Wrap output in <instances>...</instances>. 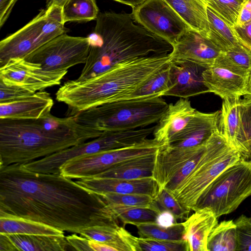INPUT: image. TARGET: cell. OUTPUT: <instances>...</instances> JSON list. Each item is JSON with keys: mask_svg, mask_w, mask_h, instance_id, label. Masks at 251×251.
<instances>
[{"mask_svg": "<svg viewBox=\"0 0 251 251\" xmlns=\"http://www.w3.org/2000/svg\"><path fill=\"white\" fill-rule=\"evenodd\" d=\"M240 0L242 2H243L245 0Z\"/></svg>", "mask_w": 251, "mask_h": 251, "instance_id": "obj_56", "label": "cell"}, {"mask_svg": "<svg viewBox=\"0 0 251 251\" xmlns=\"http://www.w3.org/2000/svg\"><path fill=\"white\" fill-rule=\"evenodd\" d=\"M155 223L160 226L169 227L177 223V220L171 212L162 210L157 215Z\"/></svg>", "mask_w": 251, "mask_h": 251, "instance_id": "obj_45", "label": "cell"}, {"mask_svg": "<svg viewBox=\"0 0 251 251\" xmlns=\"http://www.w3.org/2000/svg\"><path fill=\"white\" fill-rule=\"evenodd\" d=\"M236 226L232 220L223 221L213 228L207 242L208 251H235Z\"/></svg>", "mask_w": 251, "mask_h": 251, "instance_id": "obj_30", "label": "cell"}, {"mask_svg": "<svg viewBox=\"0 0 251 251\" xmlns=\"http://www.w3.org/2000/svg\"><path fill=\"white\" fill-rule=\"evenodd\" d=\"M251 196V161L241 157L208 186L193 211L207 208L218 218L234 211Z\"/></svg>", "mask_w": 251, "mask_h": 251, "instance_id": "obj_7", "label": "cell"}, {"mask_svg": "<svg viewBox=\"0 0 251 251\" xmlns=\"http://www.w3.org/2000/svg\"><path fill=\"white\" fill-rule=\"evenodd\" d=\"M17 248L7 234L0 233V251H16Z\"/></svg>", "mask_w": 251, "mask_h": 251, "instance_id": "obj_47", "label": "cell"}, {"mask_svg": "<svg viewBox=\"0 0 251 251\" xmlns=\"http://www.w3.org/2000/svg\"><path fill=\"white\" fill-rule=\"evenodd\" d=\"M242 3L239 0H208L207 6L233 27L237 24Z\"/></svg>", "mask_w": 251, "mask_h": 251, "instance_id": "obj_35", "label": "cell"}, {"mask_svg": "<svg viewBox=\"0 0 251 251\" xmlns=\"http://www.w3.org/2000/svg\"><path fill=\"white\" fill-rule=\"evenodd\" d=\"M32 91L14 85H7L0 81V103H5L31 96Z\"/></svg>", "mask_w": 251, "mask_h": 251, "instance_id": "obj_42", "label": "cell"}, {"mask_svg": "<svg viewBox=\"0 0 251 251\" xmlns=\"http://www.w3.org/2000/svg\"><path fill=\"white\" fill-rule=\"evenodd\" d=\"M232 28L239 41L251 50V21Z\"/></svg>", "mask_w": 251, "mask_h": 251, "instance_id": "obj_43", "label": "cell"}, {"mask_svg": "<svg viewBox=\"0 0 251 251\" xmlns=\"http://www.w3.org/2000/svg\"><path fill=\"white\" fill-rule=\"evenodd\" d=\"M120 231L131 251H187V244L184 240L169 241L137 237L123 227H120Z\"/></svg>", "mask_w": 251, "mask_h": 251, "instance_id": "obj_28", "label": "cell"}, {"mask_svg": "<svg viewBox=\"0 0 251 251\" xmlns=\"http://www.w3.org/2000/svg\"><path fill=\"white\" fill-rule=\"evenodd\" d=\"M220 112L203 113L193 108L188 99L180 98L168 104L153 132V138L163 146L179 141L200 129L218 126Z\"/></svg>", "mask_w": 251, "mask_h": 251, "instance_id": "obj_10", "label": "cell"}, {"mask_svg": "<svg viewBox=\"0 0 251 251\" xmlns=\"http://www.w3.org/2000/svg\"><path fill=\"white\" fill-rule=\"evenodd\" d=\"M160 210H166L175 216L176 220H186L191 211L184 208L165 189H163L154 200Z\"/></svg>", "mask_w": 251, "mask_h": 251, "instance_id": "obj_39", "label": "cell"}, {"mask_svg": "<svg viewBox=\"0 0 251 251\" xmlns=\"http://www.w3.org/2000/svg\"><path fill=\"white\" fill-rule=\"evenodd\" d=\"M236 226V251H251V220L244 215L235 222Z\"/></svg>", "mask_w": 251, "mask_h": 251, "instance_id": "obj_41", "label": "cell"}, {"mask_svg": "<svg viewBox=\"0 0 251 251\" xmlns=\"http://www.w3.org/2000/svg\"><path fill=\"white\" fill-rule=\"evenodd\" d=\"M221 51L207 37L189 28L173 46L171 60L190 61L206 69Z\"/></svg>", "mask_w": 251, "mask_h": 251, "instance_id": "obj_16", "label": "cell"}, {"mask_svg": "<svg viewBox=\"0 0 251 251\" xmlns=\"http://www.w3.org/2000/svg\"><path fill=\"white\" fill-rule=\"evenodd\" d=\"M90 48L89 37L72 36L64 33L50 40L24 58L39 64L49 71H62L85 64Z\"/></svg>", "mask_w": 251, "mask_h": 251, "instance_id": "obj_12", "label": "cell"}, {"mask_svg": "<svg viewBox=\"0 0 251 251\" xmlns=\"http://www.w3.org/2000/svg\"><path fill=\"white\" fill-rule=\"evenodd\" d=\"M241 129L239 139L240 152L244 157L251 146V102L241 103Z\"/></svg>", "mask_w": 251, "mask_h": 251, "instance_id": "obj_38", "label": "cell"}, {"mask_svg": "<svg viewBox=\"0 0 251 251\" xmlns=\"http://www.w3.org/2000/svg\"><path fill=\"white\" fill-rule=\"evenodd\" d=\"M241 157V153L231 147L217 129L208 140L205 150L194 170L172 195L184 208L193 211L208 186Z\"/></svg>", "mask_w": 251, "mask_h": 251, "instance_id": "obj_6", "label": "cell"}, {"mask_svg": "<svg viewBox=\"0 0 251 251\" xmlns=\"http://www.w3.org/2000/svg\"><path fill=\"white\" fill-rule=\"evenodd\" d=\"M194 212L182 222L184 228L183 240L187 244V251H208V238L218 224V218L207 208Z\"/></svg>", "mask_w": 251, "mask_h": 251, "instance_id": "obj_21", "label": "cell"}, {"mask_svg": "<svg viewBox=\"0 0 251 251\" xmlns=\"http://www.w3.org/2000/svg\"><path fill=\"white\" fill-rule=\"evenodd\" d=\"M242 5L251 10V0H245L242 3Z\"/></svg>", "mask_w": 251, "mask_h": 251, "instance_id": "obj_53", "label": "cell"}, {"mask_svg": "<svg viewBox=\"0 0 251 251\" xmlns=\"http://www.w3.org/2000/svg\"><path fill=\"white\" fill-rule=\"evenodd\" d=\"M17 0H0V27L8 19Z\"/></svg>", "mask_w": 251, "mask_h": 251, "instance_id": "obj_46", "label": "cell"}, {"mask_svg": "<svg viewBox=\"0 0 251 251\" xmlns=\"http://www.w3.org/2000/svg\"><path fill=\"white\" fill-rule=\"evenodd\" d=\"M48 5L54 4L61 7H63L68 0H47Z\"/></svg>", "mask_w": 251, "mask_h": 251, "instance_id": "obj_51", "label": "cell"}, {"mask_svg": "<svg viewBox=\"0 0 251 251\" xmlns=\"http://www.w3.org/2000/svg\"><path fill=\"white\" fill-rule=\"evenodd\" d=\"M136 226L141 237L169 241L183 240L184 228L182 223H177L169 227L160 226L155 223L140 224Z\"/></svg>", "mask_w": 251, "mask_h": 251, "instance_id": "obj_34", "label": "cell"}, {"mask_svg": "<svg viewBox=\"0 0 251 251\" xmlns=\"http://www.w3.org/2000/svg\"><path fill=\"white\" fill-rule=\"evenodd\" d=\"M62 7L51 4L0 42V67L12 58H25L55 37L66 33Z\"/></svg>", "mask_w": 251, "mask_h": 251, "instance_id": "obj_8", "label": "cell"}, {"mask_svg": "<svg viewBox=\"0 0 251 251\" xmlns=\"http://www.w3.org/2000/svg\"><path fill=\"white\" fill-rule=\"evenodd\" d=\"M250 219L251 220V215Z\"/></svg>", "mask_w": 251, "mask_h": 251, "instance_id": "obj_57", "label": "cell"}, {"mask_svg": "<svg viewBox=\"0 0 251 251\" xmlns=\"http://www.w3.org/2000/svg\"><path fill=\"white\" fill-rule=\"evenodd\" d=\"M66 239L70 247L76 251H92L89 245V239L83 237L78 236L74 233L66 237Z\"/></svg>", "mask_w": 251, "mask_h": 251, "instance_id": "obj_44", "label": "cell"}, {"mask_svg": "<svg viewBox=\"0 0 251 251\" xmlns=\"http://www.w3.org/2000/svg\"><path fill=\"white\" fill-rule=\"evenodd\" d=\"M168 107L156 94L104 104L74 116L78 123L102 132L125 131L158 123Z\"/></svg>", "mask_w": 251, "mask_h": 251, "instance_id": "obj_5", "label": "cell"}, {"mask_svg": "<svg viewBox=\"0 0 251 251\" xmlns=\"http://www.w3.org/2000/svg\"><path fill=\"white\" fill-rule=\"evenodd\" d=\"M76 182L98 194H143L150 196L154 200L162 190L153 176L134 179L92 177L78 179Z\"/></svg>", "mask_w": 251, "mask_h": 251, "instance_id": "obj_18", "label": "cell"}, {"mask_svg": "<svg viewBox=\"0 0 251 251\" xmlns=\"http://www.w3.org/2000/svg\"><path fill=\"white\" fill-rule=\"evenodd\" d=\"M248 94H251V73L249 78V84L248 87Z\"/></svg>", "mask_w": 251, "mask_h": 251, "instance_id": "obj_55", "label": "cell"}, {"mask_svg": "<svg viewBox=\"0 0 251 251\" xmlns=\"http://www.w3.org/2000/svg\"><path fill=\"white\" fill-rule=\"evenodd\" d=\"M243 158L247 160L251 161V146L249 149L247 154Z\"/></svg>", "mask_w": 251, "mask_h": 251, "instance_id": "obj_54", "label": "cell"}, {"mask_svg": "<svg viewBox=\"0 0 251 251\" xmlns=\"http://www.w3.org/2000/svg\"><path fill=\"white\" fill-rule=\"evenodd\" d=\"M75 116L51 113L38 119H0V166L25 164L100 136Z\"/></svg>", "mask_w": 251, "mask_h": 251, "instance_id": "obj_2", "label": "cell"}, {"mask_svg": "<svg viewBox=\"0 0 251 251\" xmlns=\"http://www.w3.org/2000/svg\"><path fill=\"white\" fill-rule=\"evenodd\" d=\"M7 234L19 251H64L70 247L65 236Z\"/></svg>", "mask_w": 251, "mask_h": 251, "instance_id": "obj_25", "label": "cell"}, {"mask_svg": "<svg viewBox=\"0 0 251 251\" xmlns=\"http://www.w3.org/2000/svg\"><path fill=\"white\" fill-rule=\"evenodd\" d=\"M53 100L41 91L12 102L0 103V119H38L50 113Z\"/></svg>", "mask_w": 251, "mask_h": 251, "instance_id": "obj_20", "label": "cell"}, {"mask_svg": "<svg viewBox=\"0 0 251 251\" xmlns=\"http://www.w3.org/2000/svg\"><path fill=\"white\" fill-rule=\"evenodd\" d=\"M206 142L194 147L165 146L159 149L156 155L152 176L162 189L184 165L204 147Z\"/></svg>", "mask_w": 251, "mask_h": 251, "instance_id": "obj_19", "label": "cell"}, {"mask_svg": "<svg viewBox=\"0 0 251 251\" xmlns=\"http://www.w3.org/2000/svg\"><path fill=\"white\" fill-rule=\"evenodd\" d=\"M250 21H251V10L242 5L237 25H242Z\"/></svg>", "mask_w": 251, "mask_h": 251, "instance_id": "obj_49", "label": "cell"}, {"mask_svg": "<svg viewBox=\"0 0 251 251\" xmlns=\"http://www.w3.org/2000/svg\"><path fill=\"white\" fill-rule=\"evenodd\" d=\"M205 69L192 62L171 60L168 87L163 96L188 99L208 92L202 78Z\"/></svg>", "mask_w": 251, "mask_h": 251, "instance_id": "obj_15", "label": "cell"}, {"mask_svg": "<svg viewBox=\"0 0 251 251\" xmlns=\"http://www.w3.org/2000/svg\"><path fill=\"white\" fill-rule=\"evenodd\" d=\"M119 2L131 6L132 8H135L141 4L146 0H114Z\"/></svg>", "mask_w": 251, "mask_h": 251, "instance_id": "obj_50", "label": "cell"}, {"mask_svg": "<svg viewBox=\"0 0 251 251\" xmlns=\"http://www.w3.org/2000/svg\"><path fill=\"white\" fill-rule=\"evenodd\" d=\"M206 143L201 150L184 165L163 189H165L171 195L177 190L197 165L205 150Z\"/></svg>", "mask_w": 251, "mask_h": 251, "instance_id": "obj_40", "label": "cell"}, {"mask_svg": "<svg viewBox=\"0 0 251 251\" xmlns=\"http://www.w3.org/2000/svg\"><path fill=\"white\" fill-rule=\"evenodd\" d=\"M67 72L49 71L24 58H12L0 67V81L37 92L59 85Z\"/></svg>", "mask_w": 251, "mask_h": 251, "instance_id": "obj_14", "label": "cell"}, {"mask_svg": "<svg viewBox=\"0 0 251 251\" xmlns=\"http://www.w3.org/2000/svg\"><path fill=\"white\" fill-rule=\"evenodd\" d=\"M135 22L173 46L190 28L165 0H146L132 8Z\"/></svg>", "mask_w": 251, "mask_h": 251, "instance_id": "obj_13", "label": "cell"}, {"mask_svg": "<svg viewBox=\"0 0 251 251\" xmlns=\"http://www.w3.org/2000/svg\"><path fill=\"white\" fill-rule=\"evenodd\" d=\"M120 227L91 226L83 228L79 234L89 240L110 245L116 248L118 251H131L130 247L123 238Z\"/></svg>", "mask_w": 251, "mask_h": 251, "instance_id": "obj_32", "label": "cell"}, {"mask_svg": "<svg viewBox=\"0 0 251 251\" xmlns=\"http://www.w3.org/2000/svg\"><path fill=\"white\" fill-rule=\"evenodd\" d=\"M241 99L239 97L223 100L218 123L219 130L226 142L239 151L241 129Z\"/></svg>", "mask_w": 251, "mask_h": 251, "instance_id": "obj_23", "label": "cell"}, {"mask_svg": "<svg viewBox=\"0 0 251 251\" xmlns=\"http://www.w3.org/2000/svg\"><path fill=\"white\" fill-rule=\"evenodd\" d=\"M241 103H250L251 102V94H247L244 96V98L241 99Z\"/></svg>", "mask_w": 251, "mask_h": 251, "instance_id": "obj_52", "label": "cell"}, {"mask_svg": "<svg viewBox=\"0 0 251 251\" xmlns=\"http://www.w3.org/2000/svg\"><path fill=\"white\" fill-rule=\"evenodd\" d=\"M171 53L127 61L94 77L69 80L57 91L56 100L68 107V116L123 100L167 66Z\"/></svg>", "mask_w": 251, "mask_h": 251, "instance_id": "obj_4", "label": "cell"}, {"mask_svg": "<svg viewBox=\"0 0 251 251\" xmlns=\"http://www.w3.org/2000/svg\"><path fill=\"white\" fill-rule=\"evenodd\" d=\"M214 63L226 67L237 73L250 76L251 50L239 43L226 51H221Z\"/></svg>", "mask_w": 251, "mask_h": 251, "instance_id": "obj_31", "label": "cell"}, {"mask_svg": "<svg viewBox=\"0 0 251 251\" xmlns=\"http://www.w3.org/2000/svg\"><path fill=\"white\" fill-rule=\"evenodd\" d=\"M135 22L131 13L99 14L88 36L89 55L77 79L94 77L127 61L172 52L171 44Z\"/></svg>", "mask_w": 251, "mask_h": 251, "instance_id": "obj_3", "label": "cell"}, {"mask_svg": "<svg viewBox=\"0 0 251 251\" xmlns=\"http://www.w3.org/2000/svg\"><path fill=\"white\" fill-rule=\"evenodd\" d=\"M149 127L125 131H105L90 141L78 144L25 164L30 171L60 173V167L72 158L111 150L133 146L147 139L151 135Z\"/></svg>", "mask_w": 251, "mask_h": 251, "instance_id": "obj_9", "label": "cell"}, {"mask_svg": "<svg viewBox=\"0 0 251 251\" xmlns=\"http://www.w3.org/2000/svg\"><path fill=\"white\" fill-rule=\"evenodd\" d=\"M207 12L209 24L207 38L222 51H227L240 43L231 26L208 6Z\"/></svg>", "mask_w": 251, "mask_h": 251, "instance_id": "obj_29", "label": "cell"}, {"mask_svg": "<svg viewBox=\"0 0 251 251\" xmlns=\"http://www.w3.org/2000/svg\"><path fill=\"white\" fill-rule=\"evenodd\" d=\"M89 245L92 251H118L116 248L110 245L93 240H89Z\"/></svg>", "mask_w": 251, "mask_h": 251, "instance_id": "obj_48", "label": "cell"}, {"mask_svg": "<svg viewBox=\"0 0 251 251\" xmlns=\"http://www.w3.org/2000/svg\"><path fill=\"white\" fill-rule=\"evenodd\" d=\"M192 29L207 37L208 0H165Z\"/></svg>", "mask_w": 251, "mask_h": 251, "instance_id": "obj_24", "label": "cell"}, {"mask_svg": "<svg viewBox=\"0 0 251 251\" xmlns=\"http://www.w3.org/2000/svg\"><path fill=\"white\" fill-rule=\"evenodd\" d=\"M163 146L148 138L130 147L72 158L60 167V173L71 179L93 177L123 161L156 153Z\"/></svg>", "mask_w": 251, "mask_h": 251, "instance_id": "obj_11", "label": "cell"}, {"mask_svg": "<svg viewBox=\"0 0 251 251\" xmlns=\"http://www.w3.org/2000/svg\"><path fill=\"white\" fill-rule=\"evenodd\" d=\"M0 233L64 236V231L49 225L14 216H0Z\"/></svg>", "mask_w": 251, "mask_h": 251, "instance_id": "obj_26", "label": "cell"}, {"mask_svg": "<svg viewBox=\"0 0 251 251\" xmlns=\"http://www.w3.org/2000/svg\"><path fill=\"white\" fill-rule=\"evenodd\" d=\"M107 203L127 206L150 207L154 200L150 196L138 194L104 193L100 194Z\"/></svg>", "mask_w": 251, "mask_h": 251, "instance_id": "obj_37", "label": "cell"}, {"mask_svg": "<svg viewBox=\"0 0 251 251\" xmlns=\"http://www.w3.org/2000/svg\"><path fill=\"white\" fill-rule=\"evenodd\" d=\"M107 203L115 216L124 225L131 224L136 226L140 224L155 223L157 215L161 211L154 200L150 207Z\"/></svg>", "mask_w": 251, "mask_h": 251, "instance_id": "obj_27", "label": "cell"}, {"mask_svg": "<svg viewBox=\"0 0 251 251\" xmlns=\"http://www.w3.org/2000/svg\"><path fill=\"white\" fill-rule=\"evenodd\" d=\"M99 8L95 0H68L62 7L64 23L86 22L96 20Z\"/></svg>", "mask_w": 251, "mask_h": 251, "instance_id": "obj_33", "label": "cell"}, {"mask_svg": "<svg viewBox=\"0 0 251 251\" xmlns=\"http://www.w3.org/2000/svg\"><path fill=\"white\" fill-rule=\"evenodd\" d=\"M169 64L135 92L131 98L156 94L163 96V94L167 90L168 87Z\"/></svg>", "mask_w": 251, "mask_h": 251, "instance_id": "obj_36", "label": "cell"}, {"mask_svg": "<svg viewBox=\"0 0 251 251\" xmlns=\"http://www.w3.org/2000/svg\"><path fill=\"white\" fill-rule=\"evenodd\" d=\"M157 152L123 161L93 177L134 179L152 176Z\"/></svg>", "mask_w": 251, "mask_h": 251, "instance_id": "obj_22", "label": "cell"}, {"mask_svg": "<svg viewBox=\"0 0 251 251\" xmlns=\"http://www.w3.org/2000/svg\"><path fill=\"white\" fill-rule=\"evenodd\" d=\"M202 78L208 92L219 96L223 100L239 98L248 93L250 76L224 66L214 63L204 70Z\"/></svg>", "mask_w": 251, "mask_h": 251, "instance_id": "obj_17", "label": "cell"}, {"mask_svg": "<svg viewBox=\"0 0 251 251\" xmlns=\"http://www.w3.org/2000/svg\"><path fill=\"white\" fill-rule=\"evenodd\" d=\"M14 216L79 234L85 227H119L103 197L60 173H37L22 164L0 166V216Z\"/></svg>", "mask_w": 251, "mask_h": 251, "instance_id": "obj_1", "label": "cell"}]
</instances>
